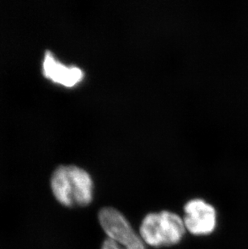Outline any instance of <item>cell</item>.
I'll return each mask as SVG.
<instances>
[{"label": "cell", "mask_w": 248, "mask_h": 249, "mask_svg": "<svg viewBox=\"0 0 248 249\" xmlns=\"http://www.w3.org/2000/svg\"><path fill=\"white\" fill-rule=\"evenodd\" d=\"M45 78L64 87H73L83 79V72L77 67H68L57 61L50 51L45 53L43 61Z\"/></svg>", "instance_id": "4"}, {"label": "cell", "mask_w": 248, "mask_h": 249, "mask_svg": "<svg viewBox=\"0 0 248 249\" xmlns=\"http://www.w3.org/2000/svg\"><path fill=\"white\" fill-rule=\"evenodd\" d=\"M93 181L84 169L61 165L51 178V190L56 201L65 207H85L93 199Z\"/></svg>", "instance_id": "1"}, {"label": "cell", "mask_w": 248, "mask_h": 249, "mask_svg": "<svg viewBox=\"0 0 248 249\" xmlns=\"http://www.w3.org/2000/svg\"><path fill=\"white\" fill-rule=\"evenodd\" d=\"M185 232L184 220L175 213L165 211L147 214L140 228L143 241L156 248L177 245Z\"/></svg>", "instance_id": "2"}, {"label": "cell", "mask_w": 248, "mask_h": 249, "mask_svg": "<svg viewBox=\"0 0 248 249\" xmlns=\"http://www.w3.org/2000/svg\"><path fill=\"white\" fill-rule=\"evenodd\" d=\"M101 249H145L143 240L132 228L115 231L107 235Z\"/></svg>", "instance_id": "5"}, {"label": "cell", "mask_w": 248, "mask_h": 249, "mask_svg": "<svg viewBox=\"0 0 248 249\" xmlns=\"http://www.w3.org/2000/svg\"><path fill=\"white\" fill-rule=\"evenodd\" d=\"M185 228L195 235H206L213 232L217 223V214L213 206L202 199H193L184 207Z\"/></svg>", "instance_id": "3"}]
</instances>
